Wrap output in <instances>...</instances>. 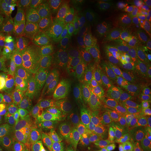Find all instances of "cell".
I'll return each instance as SVG.
<instances>
[{
  "instance_id": "cell-1",
  "label": "cell",
  "mask_w": 151,
  "mask_h": 151,
  "mask_svg": "<svg viewBox=\"0 0 151 151\" xmlns=\"http://www.w3.org/2000/svg\"><path fill=\"white\" fill-rule=\"evenodd\" d=\"M131 49L128 43L109 35L106 37L103 52L89 65L103 83L112 86L117 85L118 76Z\"/></svg>"
},
{
  "instance_id": "cell-2",
  "label": "cell",
  "mask_w": 151,
  "mask_h": 151,
  "mask_svg": "<svg viewBox=\"0 0 151 151\" xmlns=\"http://www.w3.org/2000/svg\"><path fill=\"white\" fill-rule=\"evenodd\" d=\"M43 104L46 124L58 121L77 124L82 115L78 93L67 88L58 89Z\"/></svg>"
},
{
  "instance_id": "cell-3",
  "label": "cell",
  "mask_w": 151,
  "mask_h": 151,
  "mask_svg": "<svg viewBox=\"0 0 151 151\" xmlns=\"http://www.w3.org/2000/svg\"><path fill=\"white\" fill-rule=\"evenodd\" d=\"M137 115L133 100L119 97L105 110L104 128L113 136L128 137L133 134Z\"/></svg>"
},
{
  "instance_id": "cell-4",
  "label": "cell",
  "mask_w": 151,
  "mask_h": 151,
  "mask_svg": "<svg viewBox=\"0 0 151 151\" xmlns=\"http://www.w3.org/2000/svg\"><path fill=\"white\" fill-rule=\"evenodd\" d=\"M78 64L80 61L75 47L61 45L53 42L44 72L63 81Z\"/></svg>"
},
{
  "instance_id": "cell-5",
  "label": "cell",
  "mask_w": 151,
  "mask_h": 151,
  "mask_svg": "<svg viewBox=\"0 0 151 151\" xmlns=\"http://www.w3.org/2000/svg\"><path fill=\"white\" fill-rule=\"evenodd\" d=\"M27 40L22 32L17 35L11 34L0 49V65L20 70L27 66Z\"/></svg>"
},
{
  "instance_id": "cell-6",
  "label": "cell",
  "mask_w": 151,
  "mask_h": 151,
  "mask_svg": "<svg viewBox=\"0 0 151 151\" xmlns=\"http://www.w3.org/2000/svg\"><path fill=\"white\" fill-rule=\"evenodd\" d=\"M66 88L76 93H83L103 88V82L90 65L80 63L63 80Z\"/></svg>"
},
{
  "instance_id": "cell-7",
  "label": "cell",
  "mask_w": 151,
  "mask_h": 151,
  "mask_svg": "<svg viewBox=\"0 0 151 151\" xmlns=\"http://www.w3.org/2000/svg\"><path fill=\"white\" fill-rule=\"evenodd\" d=\"M50 25L51 36L54 43L75 47L82 38L73 20L60 14L54 17Z\"/></svg>"
},
{
  "instance_id": "cell-8",
  "label": "cell",
  "mask_w": 151,
  "mask_h": 151,
  "mask_svg": "<svg viewBox=\"0 0 151 151\" xmlns=\"http://www.w3.org/2000/svg\"><path fill=\"white\" fill-rule=\"evenodd\" d=\"M72 20L82 37L104 32L96 1H87Z\"/></svg>"
},
{
  "instance_id": "cell-9",
  "label": "cell",
  "mask_w": 151,
  "mask_h": 151,
  "mask_svg": "<svg viewBox=\"0 0 151 151\" xmlns=\"http://www.w3.org/2000/svg\"><path fill=\"white\" fill-rule=\"evenodd\" d=\"M138 5L135 2H125L114 24L110 37L128 43L130 35L139 17Z\"/></svg>"
},
{
  "instance_id": "cell-10",
  "label": "cell",
  "mask_w": 151,
  "mask_h": 151,
  "mask_svg": "<svg viewBox=\"0 0 151 151\" xmlns=\"http://www.w3.org/2000/svg\"><path fill=\"white\" fill-rule=\"evenodd\" d=\"M59 79L46 72L34 74L31 79L30 98L43 104L59 89Z\"/></svg>"
},
{
  "instance_id": "cell-11",
  "label": "cell",
  "mask_w": 151,
  "mask_h": 151,
  "mask_svg": "<svg viewBox=\"0 0 151 151\" xmlns=\"http://www.w3.org/2000/svg\"><path fill=\"white\" fill-rule=\"evenodd\" d=\"M105 39L104 32L81 38L75 47L80 63L89 65L96 60L105 48Z\"/></svg>"
},
{
  "instance_id": "cell-12",
  "label": "cell",
  "mask_w": 151,
  "mask_h": 151,
  "mask_svg": "<svg viewBox=\"0 0 151 151\" xmlns=\"http://www.w3.org/2000/svg\"><path fill=\"white\" fill-rule=\"evenodd\" d=\"M104 119L103 109L83 114L77 124V139L96 137L104 128Z\"/></svg>"
},
{
  "instance_id": "cell-13",
  "label": "cell",
  "mask_w": 151,
  "mask_h": 151,
  "mask_svg": "<svg viewBox=\"0 0 151 151\" xmlns=\"http://www.w3.org/2000/svg\"><path fill=\"white\" fill-rule=\"evenodd\" d=\"M77 124L67 122H54L45 124L43 131L65 148H70L77 139Z\"/></svg>"
},
{
  "instance_id": "cell-14",
  "label": "cell",
  "mask_w": 151,
  "mask_h": 151,
  "mask_svg": "<svg viewBox=\"0 0 151 151\" xmlns=\"http://www.w3.org/2000/svg\"><path fill=\"white\" fill-rule=\"evenodd\" d=\"M125 2L126 1L123 0L96 1L103 32L104 30H112L114 24Z\"/></svg>"
},
{
  "instance_id": "cell-15",
  "label": "cell",
  "mask_w": 151,
  "mask_h": 151,
  "mask_svg": "<svg viewBox=\"0 0 151 151\" xmlns=\"http://www.w3.org/2000/svg\"><path fill=\"white\" fill-rule=\"evenodd\" d=\"M20 115L24 116L27 120L32 135L43 130L46 123L43 104L29 98L24 105Z\"/></svg>"
},
{
  "instance_id": "cell-16",
  "label": "cell",
  "mask_w": 151,
  "mask_h": 151,
  "mask_svg": "<svg viewBox=\"0 0 151 151\" xmlns=\"http://www.w3.org/2000/svg\"><path fill=\"white\" fill-rule=\"evenodd\" d=\"M23 26L20 11L14 9L6 1H0V27L11 35H17L22 32Z\"/></svg>"
},
{
  "instance_id": "cell-17",
  "label": "cell",
  "mask_w": 151,
  "mask_h": 151,
  "mask_svg": "<svg viewBox=\"0 0 151 151\" xmlns=\"http://www.w3.org/2000/svg\"><path fill=\"white\" fill-rule=\"evenodd\" d=\"M51 46L49 41L28 49L27 66L33 75L45 71Z\"/></svg>"
},
{
  "instance_id": "cell-18",
  "label": "cell",
  "mask_w": 151,
  "mask_h": 151,
  "mask_svg": "<svg viewBox=\"0 0 151 151\" xmlns=\"http://www.w3.org/2000/svg\"><path fill=\"white\" fill-rule=\"evenodd\" d=\"M107 100L108 93L104 88L78 93V103L82 115L102 109L107 103Z\"/></svg>"
},
{
  "instance_id": "cell-19",
  "label": "cell",
  "mask_w": 151,
  "mask_h": 151,
  "mask_svg": "<svg viewBox=\"0 0 151 151\" xmlns=\"http://www.w3.org/2000/svg\"><path fill=\"white\" fill-rule=\"evenodd\" d=\"M35 22L32 29L27 35L28 49L51 41V25L50 22L34 14Z\"/></svg>"
},
{
  "instance_id": "cell-20",
  "label": "cell",
  "mask_w": 151,
  "mask_h": 151,
  "mask_svg": "<svg viewBox=\"0 0 151 151\" xmlns=\"http://www.w3.org/2000/svg\"><path fill=\"white\" fill-rule=\"evenodd\" d=\"M142 81V73L135 68L130 75L119 81L116 93L120 97L133 100L138 95Z\"/></svg>"
},
{
  "instance_id": "cell-21",
  "label": "cell",
  "mask_w": 151,
  "mask_h": 151,
  "mask_svg": "<svg viewBox=\"0 0 151 151\" xmlns=\"http://www.w3.org/2000/svg\"><path fill=\"white\" fill-rule=\"evenodd\" d=\"M150 31L149 19L145 15H140L130 35L128 43L130 49L145 44Z\"/></svg>"
},
{
  "instance_id": "cell-22",
  "label": "cell",
  "mask_w": 151,
  "mask_h": 151,
  "mask_svg": "<svg viewBox=\"0 0 151 151\" xmlns=\"http://www.w3.org/2000/svg\"><path fill=\"white\" fill-rule=\"evenodd\" d=\"M34 151H65V147L43 131L32 135L30 148Z\"/></svg>"
},
{
  "instance_id": "cell-23",
  "label": "cell",
  "mask_w": 151,
  "mask_h": 151,
  "mask_svg": "<svg viewBox=\"0 0 151 151\" xmlns=\"http://www.w3.org/2000/svg\"><path fill=\"white\" fill-rule=\"evenodd\" d=\"M61 0L34 1L33 12L50 23L55 16L60 14Z\"/></svg>"
},
{
  "instance_id": "cell-24",
  "label": "cell",
  "mask_w": 151,
  "mask_h": 151,
  "mask_svg": "<svg viewBox=\"0 0 151 151\" xmlns=\"http://www.w3.org/2000/svg\"><path fill=\"white\" fill-rule=\"evenodd\" d=\"M133 135L135 145L139 150L151 151V115L146 117L139 129Z\"/></svg>"
},
{
  "instance_id": "cell-25",
  "label": "cell",
  "mask_w": 151,
  "mask_h": 151,
  "mask_svg": "<svg viewBox=\"0 0 151 151\" xmlns=\"http://www.w3.org/2000/svg\"><path fill=\"white\" fill-rule=\"evenodd\" d=\"M137 111V121L133 134L140 128L146 117L151 115V96L140 95L133 100Z\"/></svg>"
},
{
  "instance_id": "cell-26",
  "label": "cell",
  "mask_w": 151,
  "mask_h": 151,
  "mask_svg": "<svg viewBox=\"0 0 151 151\" xmlns=\"http://www.w3.org/2000/svg\"><path fill=\"white\" fill-rule=\"evenodd\" d=\"M14 119L9 111L0 113V142H5L10 145H15L16 140L11 133L10 125Z\"/></svg>"
},
{
  "instance_id": "cell-27",
  "label": "cell",
  "mask_w": 151,
  "mask_h": 151,
  "mask_svg": "<svg viewBox=\"0 0 151 151\" xmlns=\"http://www.w3.org/2000/svg\"><path fill=\"white\" fill-rule=\"evenodd\" d=\"M20 118H21L20 128L19 134L16 139V148L22 149L24 151H29L32 135V132L25 118L22 115H20Z\"/></svg>"
},
{
  "instance_id": "cell-28",
  "label": "cell",
  "mask_w": 151,
  "mask_h": 151,
  "mask_svg": "<svg viewBox=\"0 0 151 151\" xmlns=\"http://www.w3.org/2000/svg\"><path fill=\"white\" fill-rule=\"evenodd\" d=\"M87 2L85 0H61L60 14L72 19Z\"/></svg>"
},
{
  "instance_id": "cell-29",
  "label": "cell",
  "mask_w": 151,
  "mask_h": 151,
  "mask_svg": "<svg viewBox=\"0 0 151 151\" xmlns=\"http://www.w3.org/2000/svg\"><path fill=\"white\" fill-rule=\"evenodd\" d=\"M24 106L20 99L15 95L7 94L6 102L4 104V111H9L12 114L14 119L20 118Z\"/></svg>"
},
{
  "instance_id": "cell-30",
  "label": "cell",
  "mask_w": 151,
  "mask_h": 151,
  "mask_svg": "<svg viewBox=\"0 0 151 151\" xmlns=\"http://www.w3.org/2000/svg\"><path fill=\"white\" fill-rule=\"evenodd\" d=\"M30 83L31 80L30 78L25 82L20 85H11L7 94L15 95L20 99L24 105L30 98Z\"/></svg>"
},
{
  "instance_id": "cell-31",
  "label": "cell",
  "mask_w": 151,
  "mask_h": 151,
  "mask_svg": "<svg viewBox=\"0 0 151 151\" xmlns=\"http://www.w3.org/2000/svg\"><path fill=\"white\" fill-rule=\"evenodd\" d=\"M99 145L96 137L78 138L70 147V151H96Z\"/></svg>"
},
{
  "instance_id": "cell-32",
  "label": "cell",
  "mask_w": 151,
  "mask_h": 151,
  "mask_svg": "<svg viewBox=\"0 0 151 151\" xmlns=\"http://www.w3.org/2000/svg\"><path fill=\"white\" fill-rule=\"evenodd\" d=\"M135 57H136V50L135 48L132 49L130 51L124 65L119 73L117 78L118 84L119 81L123 79L124 77L130 75L136 68L135 65Z\"/></svg>"
},
{
  "instance_id": "cell-33",
  "label": "cell",
  "mask_w": 151,
  "mask_h": 151,
  "mask_svg": "<svg viewBox=\"0 0 151 151\" xmlns=\"http://www.w3.org/2000/svg\"><path fill=\"white\" fill-rule=\"evenodd\" d=\"M135 48L136 50V68L142 73L145 71L148 65L149 58L147 49L145 44L137 47Z\"/></svg>"
},
{
  "instance_id": "cell-34",
  "label": "cell",
  "mask_w": 151,
  "mask_h": 151,
  "mask_svg": "<svg viewBox=\"0 0 151 151\" xmlns=\"http://www.w3.org/2000/svg\"><path fill=\"white\" fill-rule=\"evenodd\" d=\"M12 72L7 66L0 65V94L4 97L7 94L11 86Z\"/></svg>"
},
{
  "instance_id": "cell-35",
  "label": "cell",
  "mask_w": 151,
  "mask_h": 151,
  "mask_svg": "<svg viewBox=\"0 0 151 151\" xmlns=\"http://www.w3.org/2000/svg\"><path fill=\"white\" fill-rule=\"evenodd\" d=\"M119 145L114 138H108L99 145L96 151H119Z\"/></svg>"
},
{
  "instance_id": "cell-36",
  "label": "cell",
  "mask_w": 151,
  "mask_h": 151,
  "mask_svg": "<svg viewBox=\"0 0 151 151\" xmlns=\"http://www.w3.org/2000/svg\"><path fill=\"white\" fill-rule=\"evenodd\" d=\"M6 2L17 11L32 9L34 1L32 0H6Z\"/></svg>"
},
{
  "instance_id": "cell-37",
  "label": "cell",
  "mask_w": 151,
  "mask_h": 151,
  "mask_svg": "<svg viewBox=\"0 0 151 151\" xmlns=\"http://www.w3.org/2000/svg\"><path fill=\"white\" fill-rule=\"evenodd\" d=\"M30 78L28 75H25L21 70L12 71L11 78V85H20Z\"/></svg>"
},
{
  "instance_id": "cell-38",
  "label": "cell",
  "mask_w": 151,
  "mask_h": 151,
  "mask_svg": "<svg viewBox=\"0 0 151 151\" xmlns=\"http://www.w3.org/2000/svg\"><path fill=\"white\" fill-rule=\"evenodd\" d=\"M145 45L147 49L148 58H149V62H148L147 68L149 70H151V27L150 28V31L148 37L145 43Z\"/></svg>"
},
{
  "instance_id": "cell-39",
  "label": "cell",
  "mask_w": 151,
  "mask_h": 151,
  "mask_svg": "<svg viewBox=\"0 0 151 151\" xmlns=\"http://www.w3.org/2000/svg\"><path fill=\"white\" fill-rule=\"evenodd\" d=\"M9 36L7 35L6 30L0 27V49L5 44Z\"/></svg>"
},
{
  "instance_id": "cell-40",
  "label": "cell",
  "mask_w": 151,
  "mask_h": 151,
  "mask_svg": "<svg viewBox=\"0 0 151 151\" xmlns=\"http://www.w3.org/2000/svg\"><path fill=\"white\" fill-rule=\"evenodd\" d=\"M31 12H33L32 9H27L20 11V15H21V19L22 22L23 24H25V22H27L29 19L30 13Z\"/></svg>"
},
{
  "instance_id": "cell-41",
  "label": "cell",
  "mask_w": 151,
  "mask_h": 151,
  "mask_svg": "<svg viewBox=\"0 0 151 151\" xmlns=\"http://www.w3.org/2000/svg\"><path fill=\"white\" fill-rule=\"evenodd\" d=\"M142 2L147 12L151 17V0L143 1Z\"/></svg>"
},
{
  "instance_id": "cell-42",
  "label": "cell",
  "mask_w": 151,
  "mask_h": 151,
  "mask_svg": "<svg viewBox=\"0 0 151 151\" xmlns=\"http://www.w3.org/2000/svg\"><path fill=\"white\" fill-rule=\"evenodd\" d=\"M3 97L4 96H2L0 94V113L3 112L4 111V104H3Z\"/></svg>"
},
{
  "instance_id": "cell-43",
  "label": "cell",
  "mask_w": 151,
  "mask_h": 151,
  "mask_svg": "<svg viewBox=\"0 0 151 151\" xmlns=\"http://www.w3.org/2000/svg\"><path fill=\"white\" fill-rule=\"evenodd\" d=\"M13 149H12L10 147L8 146H4L0 147V151H12Z\"/></svg>"
},
{
  "instance_id": "cell-44",
  "label": "cell",
  "mask_w": 151,
  "mask_h": 151,
  "mask_svg": "<svg viewBox=\"0 0 151 151\" xmlns=\"http://www.w3.org/2000/svg\"><path fill=\"white\" fill-rule=\"evenodd\" d=\"M12 151H25L24 150H22V149H20V148H15L14 149H13Z\"/></svg>"
},
{
  "instance_id": "cell-45",
  "label": "cell",
  "mask_w": 151,
  "mask_h": 151,
  "mask_svg": "<svg viewBox=\"0 0 151 151\" xmlns=\"http://www.w3.org/2000/svg\"><path fill=\"white\" fill-rule=\"evenodd\" d=\"M29 151H33V150H31V149H30V150H29Z\"/></svg>"
},
{
  "instance_id": "cell-46",
  "label": "cell",
  "mask_w": 151,
  "mask_h": 151,
  "mask_svg": "<svg viewBox=\"0 0 151 151\" xmlns=\"http://www.w3.org/2000/svg\"></svg>"
}]
</instances>
